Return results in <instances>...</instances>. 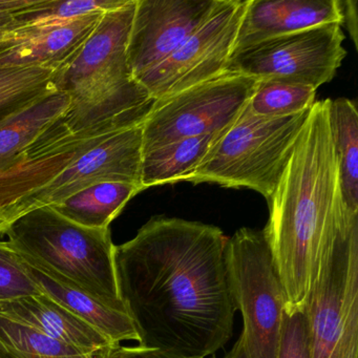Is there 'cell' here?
<instances>
[{
	"label": "cell",
	"instance_id": "ffe728a7",
	"mask_svg": "<svg viewBox=\"0 0 358 358\" xmlns=\"http://www.w3.org/2000/svg\"><path fill=\"white\" fill-rule=\"evenodd\" d=\"M141 192L131 184L108 182L85 188L53 207L85 227L110 228L127 203Z\"/></svg>",
	"mask_w": 358,
	"mask_h": 358
},
{
	"label": "cell",
	"instance_id": "2e32d148",
	"mask_svg": "<svg viewBox=\"0 0 358 358\" xmlns=\"http://www.w3.org/2000/svg\"><path fill=\"white\" fill-rule=\"evenodd\" d=\"M71 104L68 94L53 91L31 100L0 118V171L27 159V152Z\"/></svg>",
	"mask_w": 358,
	"mask_h": 358
},
{
	"label": "cell",
	"instance_id": "52a82bcc",
	"mask_svg": "<svg viewBox=\"0 0 358 358\" xmlns=\"http://www.w3.org/2000/svg\"><path fill=\"white\" fill-rule=\"evenodd\" d=\"M225 264L243 331L224 358H276L286 299L263 229L241 228L227 238Z\"/></svg>",
	"mask_w": 358,
	"mask_h": 358
},
{
	"label": "cell",
	"instance_id": "ac0fdd59",
	"mask_svg": "<svg viewBox=\"0 0 358 358\" xmlns=\"http://www.w3.org/2000/svg\"><path fill=\"white\" fill-rule=\"evenodd\" d=\"M226 131L186 138L142 152L141 184L143 190L152 186L175 183L182 180L185 181L202 164L211 148Z\"/></svg>",
	"mask_w": 358,
	"mask_h": 358
},
{
	"label": "cell",
	"instance_id": "5b68a950",
	"mask_svg": "<svg viewBox=\"0 0 358 358\" xmlns=\"http://www.w3.org/2000/svg\"><path fill=\"white\" fill-rule=\"evenodd\" d=\"M310 110L291 116L266 118L253 114L247 104L185 181L249 188L268 202L286 169Z\"/></svg>",
	"mask_w": 358,
	"mask_h": 358
},
{
	"label": "cell",
	"instance_id": "d4e9b609",
	"mask_svg": "<svg viewBox=\"0 0 358 358\" xmlns=\"http://www.w3.org/2000/svg\"><path fill=\"white\" fill-rule=\"evenodd\" d=\"M0 343L18 353L43 358H68L90 354L1 316Z\"/></svg>",
	"mask_w": 358,
	"mask_h": 358
},
{
	"label": "cell",
	"instance_id": "4316f807",
	"mask_svg": "<svg viewBox=\"0 0 358 358\" xmlns=\"http://www.w3.org/2000/svg\"><path fill=\"white\" fill-rule=\"evenodd\" d=\"M276 358H311L309 320L305 307L285 308Z\"/></svg>",
	"mask_w": 358,
	"mask_h": 358
},
{
	"label": "cell",
	"instance_id": "8fae6325",
	"mask_svg": "<svg viewBox=\"0 0 358 358\" xmlns=\"http://www.w3.org/2000/svg\"><path fill=\"white\" fill-rule=\"evenodd\" d=\"M143 124V123H142ZM142 124L98 138L57 177L18 201L24 213L59 204L69 196L100 183L141 184Z\"/></svg>",
	"mask_w": 358,
	"mask_h": 358
},
{
	"label": "cell",
	"instance_id": "83f0119b",
	"mask_svg": "<svg viewBox=\"0 0 358 358\" xmlns=\"http://www.w3.org/2000/svg\"><path fill=\"white\" fill-rule=\"evenodd\" d=\"M108 358H186L176 355L171 352L164 351L159 348L145 347V345H117L110 348Z\"/></svg>",
	"mask_w": 358,
	"mask_h": 358
},
{
	"label": "cell",
	"instance_id": "4fadbf2b",
	"mask_svg": "<svg viewBox=\"0 0 358 358\" xmlns=\"http://www.w3.org/2000/svg\"><path fill=\"white\" fill-rule=\"evenodd\" d=\"M343 24L341 0H249L234 51L320 24Z\"/></svg>",
	"mask_w": 358,
	"mask_h": 358
},
{
	"label": "cell",
	"instance_id": "1f68e13d",
	"mask_svg": "<svg viewBox=\"0 0 358 358\" xmlns=\"http://www.w3.org/2000/svg\"><path fill=\"white\" fill-rule=\"evenodd\" d=\"M112 348V347H110ZM110 348L108 349L100 350V351L94 352V353L85 354V355L74 356V357L68 358H108V352ZM0 358H43L38 356L24 355V354L18 353L9 348L5 347L0 343Z\"/></svg>",
	"mask_w": 358,
	"mask_h": 358
},
{
	"label": "cell",
	"instance_id": "cb8c5ba5",
	"mask_svg": "<svg viewBox=\"0 0 358 358\" xmlns=\"http://www.w3.org/2000/svg\"><path fill=\"white\" fill-rule=\"evenodd\" d=\"M316 91L307 85L259 80L248 108L253 114L266 118H278L310 110L315 103Z\"/></svg>",
	"mask_w": 358,
	"mask_h": 358
},
{
	"label": "cell",
	"instance_id": "484cf974",
	"mask_svg": "<svg viewBox=\"0 0 358 358\" xmlns=\"http://www.w3.org/2000/svg\"><path fill=\"white\" fill-rule=\"evenodd\" d=\"M43 295L31 275L29 266L8 244L0 241V301Z\"/></svg>",
	"mask_w": 358,
	"mask_h": 358
},
{
	"label": "cell",
	"instance_id": "d6a6232c",
	"mask_svg": "<svg viewBox=\"0 0 358 358\" xmlns=\"http://www.w3.org/2000/svg\"><path fill=\"white\" fill-rule=\"evenodd\" d=\"M12 35L11 30L0 31V51L7 49L11 45Z\"/></svg>",
	"mask_w": 358,
	"mask_h": 358
},
{
	"label": "cell",
	"instance_id": "7402d4cb",
	"mask_svg": "<svg viewBox=\"0 0 358 358\" xmlns=\"http://www.w3.org/2000/svg\"><path fill=\"white\" fill-rule=\"evenodd\" d=\"M66 66L48 64L0 69V118L35 98L57 91L58 76Z\"/></svg>",
	"mask_w": 358,
	"mask_h": 358
},
{
	"label": "cell",
	"instance_id": "836d02e7",
	"mask_svg": "<svg viewBox=\"0 0 358 358\" xmlns=\"http://www.w3.org/2000/svg\"><path fill=\"white\" fill-rule=\"evenodd\" d=\"M211 358H217V357H211Z\"/></svg>",
	"mask_w": 358,
	"mask_h": 358
},
{
	"label": "cell",
	"instance_id": "44dd1931",
	"mask_svg": "<svg viewBox=\"0 0 358 358\" xmlns=\"http://www.w3.org/2000/svg\"><path fill=\"white\" fill-rule=\"evenodd\" d=\"M98 138L83 142L66 152L24 159L0 171V209L15 204L47 185Z\"/></svg>",
	"mask_w": 358,
	"mask_h": 358
},
{
	"label": "cell",
	"instance_id": "8992f818",
	"mask_svg": "<svg viewBox=\"0 0 358 358\" xmlns=\"http://www.w3.org/2000/svg\"><path fill=\"white\" fill-rule=\"evenodd\" d=\"M303 307L311 358H358V211L345 206Z\"/></svg>",
	"mask_w": 358,
	"mask_h": 358
},
{
	"label": "cell",
	"instance_id": "f546056e",
	"mask_svg": "<svg viewBox=\"0 0 358 358\" xmlns=\"http://www.w3.org/2000/svg\"><path fill=\"white\" fill-rule=\"evenodd\" d=\"M341 10H343V24H347L348 31L351 34L352 41L357 48V9L356 1L347 0L341 1Z\"/></svg>",
	"mask_w": 358,
	"mask_h": 358
},
{
	"label": "cell",
	"instance_id": "6da1fadb",
	"mask_svg": "<svg viewBox=\"0 0 358 358\" xmlns=\"http://www.w3.org/2000/svg\"><path fill=\"white\" fill-rule=\"evenodd\" d=\"M227 238L217 226L157 215L116 246L119 290L139 345L205 358L229 341L236 310Z\"/></svg>",
	"mask_w": 358,
	"mask_h": 358
},
{
	"label": "cell",
	"instance_id": "ba28073f",
	"mask_svg": "<svg viewBox=\"0 0 358 358\" xmlns=\"http://www.w3.org/2000/svg\"><path fill=\"white\" fill-rule=\"evenodd\" d=\"M259 81L247 75L225 72L156 100L142 124V152L229 129L246 108Z\"/></svg>",
	"mask_w": 358,
	"mask_h": 358
},
{
	"label": "cell",
	"instance_id": "7a4b0ae2",
	"mask_svg": "<svg viewBox=\"0 0 358 358\" xmlns=\"http://www.w3.org/2000/svg\"><path fill=\"white\" fill-rule=\"evenodd\" d=\"M268 206L269 220L263 231L284 289L285 308H303L322 251L336 234L345 208L329 99L315 101L310 110Z\"/></svg>",
	"mask_w": 358,
	"mask_h": 358
},
{
	"label": "cell",
	"instance_id": "603a6c76",
	"mask_svg": "<svg viewBox=\"0 0 358 358\" xmlns=\"http://www.w3.org/2000/svg\"><path fill=\"white\" fill-rule=\"evenodd\" d=\"M129 0H33L32 5L14 14L17 27L48 28L68 24L93 13L123 7Z\"/></svg>",
	"mask_w": 358,
	"mask_h": 358
},
{
	"label": "cell",
	"instance_id": "30bf717a",
	"mask_svg": "<svg viewBox=\"0 0 358 358\" xmlns=\"http://www.w3.org/2000/svg\"><path fill=\"white\" fill-rule=\"evenodd\" d=\"M248 5L249 0H220L206 22L138 83L160 100L224 74Z\"/></svg>",
	"mask_w": 358,
	"mask_h": 358
},
{
	"label": "cell",
	"instance_id": "7c38bea8",
	"mask_svg": "<svg viewBox=\"0 0 358 358\" xmlns=\"http://www.w3.org/2000/svg\"><path fill=\"white\" fill-rule=\"evenodd\" d=\"M220 0H137L127 62L137 80L166 60L200 28Z\"/></svg>",
	"mask_w": 358,
	"mask_h": 358
},
{
	"label": "cell",
	"instance_id": "4dcf8cb0",
	"mask_svg": "<svg viewBox=\"0 0 358 358\" xmlns=\"http://www.w3.org/2000/svg\"><path fill=\"white\" fill-rule=\"evenodd\" d=\"M24 215L22 207L17 204L10 205L5 208L0 209V234H5L8 228L18 219Z\"/></svg>",
	"mask_w": 358,
	"mask_h": 358
},
{
	"label": "cell",
	"instance_id": "5bb4252c",
	"mask_svg": "<svg viewBox=\"0 0 358 358\" xmlns=\"http://www.w3.org/2000/svg\"><path fill=\"white\" fill-rule=\"evenodd\" d=\"M102 15L103 13L90 14L48 28L13 29L11 47L0 51V69L69 64L95 30Z\"/></svg>",
	"mask_w": 358,
	"mask_h": 358
},
{
	"label": "cell",
	"instance_id": "9c48e42d",
	"mask_svg": "<svg viewBox=\"0 0 358 358\" xmlns=\"http://www.w3.org/2000/svg\"><path fill=\"white\" fill-rule=\"evenodd\" d=\"M345 39L339 24L272 37L234 52L226 72L317 90L341 68L347 56Z\"/></svg>",
	"mask_w": 358,
	"mask_h": 358
},
{
	"label": "cell",
	"instance_id": "277c9868",
	"mask_svg": "<svg viewBox=\"0 0 358 358\" xmlns=\"http://www.w3.org/2000/svg\"><path fill=\"white\" fill-rule=\"evenodd\" d=\"M3 234L30 267L127 312L119 290L116 245L110 228L85 227L53 206H43L18 217Z\"/></svg>",
	"mask_w": 358,
	"mask_h": 358
},
{
	"label": "cell",
	"instance_id": "3957f363",
	"mask_svg": "<svg viewBox=\"0 0 358 358\" xmlns=\"http://www.w3.org/2000/svg\"><path fill=\"white\" fill-rule=\"evenodd\" d=\"M137 0L106 12L95 30L58 76L71 104L41 134L29 158L66 152L93 138L142 124L156 100L134 78L127 45Z\"/></svg>",
	"mask_w": 358,
	"mask_h": 358
},
{
	"label": "cell",
	"instance_id": "d6986e66",
	"mask_svg": "<svg viewBox=\"0 0 358 358\" xmlns=\"http://www.w3.org/2000/svg\"><path fill=\"white\" fill-rule=\"evenodd\" d=\"M329 123L338 167L339 186L348 208L358 211V112L347 98L329 99Z\"/></svg>",
	"mask_w": 358,
	"mask_h": 358
},
{
	"label": "cell",
	"instance_id": "f1b7e54d",
	"mask_svg": "<svg viewBox=\"0 0 358 358\" xmlns=\"http://www.w3.org/2000/svg\"><path fill=\"white\" fill-rule=\"evenodd\" d=\"M33 0H0V31L17 28L14 14L30 7Z\"/></svg>",
	"mask_w": 358,
	"mask_h": 358
},
{
	"label": "cell",
	"instance_id": "e0dca14e",
	"mask_svg": "<svg viewBox=\"0 0 358 358\" xmlns=\"http://www.w3.org/2000/svg\"><path fill=\"white\" fill-rule=\"evenodd\" d=\"M29 269L43 294L99 331L114 345H120L125 341L139 343L137 329L127 312L108 307L87 293L57 282L30 266Z\"/></svg>",
	"mask_w": 358,
	"mask_h": 358
},
{
	"label": "cell",
	"instance_id": "9a60e30c",
	"mask_svg": "<svg viewBox=\"0 0 358 358\" xmlns=\"http://www.w3.org/2000/svg\"><path fill=\"white\" fill-rule=\"evenodd\" d=\"M0 316L31 327L85 353L117 345L45 294L0 301Z\"/></svg>",
	"mask_w": 358,
	"mask_h": 358
}]
</instances>
